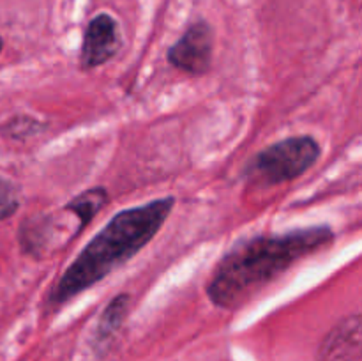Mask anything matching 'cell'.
I'll return each instance as SVG.
<instances>
[{"mask_svg": "<svg viewBox=\"0 0 362 361\" xmlns=\"http://www.w3.org/2000/svg\"><path fill=\"white\" fill-rule=\"evenodd\" d=\"M214 32L207 21H194L168 50V62L175 69L200 76L211 69Z\"/></svg>", "mask_w": 362, "mask_h": 361, "instance_id": "obj_4", "label": "cell"}, {"mask_svg": "<svg viewBox=\"0 0 362 361\" xmlns=\"http://www.w3.org/2000/svg\"><path fill=\"white\" fill-rule=\"evenodd\" d=\"M108 191L103 186H94L78 193L74 198H71L62 209L67 214H73L76 218L78 232L81 234L87 229L88 223L99 214V211L108 204Z\"/></svg>", "mask_w": 362, "mask_h": 361, "instance_id": "obj_7", "label": "cell"}, {"mask_svg": "<svg viewBox=\"0 0 362 361\" xmlns=\"http://www.w3.org/2000/svg\"><path fill=\"white\" fill-rule=\"evenodd\" d=\"M322 147L311 134L283 138L258 152L246 166L250 183L260 188L290 183L320 159Z\"/></svg>", "mask_w": 362, "mask_h": 361, "instance_id": "obj_3", "label": "cell"}, {"mask_svg": "<svg viewBox=\"0 0 362 361\" xmlns=\"http://www.w3.org/2000/svg\"><path fill=\"white\" fill-rule=\"evenodd\" d=\"M20 209V191L13 180L0 176V222L13 218Z\"/></svg>", "mask_w": 362, "mask_h": 361, "instance_id": "obj_10", "label": "cell"}, {"mask_svg": "<svg viewBox=\"0 0 362 361\" xmlns=\"http://www.w3.org/2000/svg\"><path fill=\"white\" fill-rule=\"evenodd\" d=\"M175 198L161 197L117 212L76 255L49 290L52 308L62 306L140 253L172 214Z\"/></svg>", "mask_w": 362, "mask_h": 361, "instance_id": "obj_2", "label": "cell"}, {"mask_svg": "<svg viewBox=\"0 0 362 361\" xmlns=\"http://www.w3.org/2000/svg\"><path fill=\"white\" fill-rule=\"evenodd\" d=\"M42 130H45L42 122H39L34 117L16 115L11 120H7L0 131H2L4 134H7L9 138H14V140H23V138L34 137V134L41 133Z\"/></svg>", "mask_w": 362, "mask_h": 361, "instance_id": "obj_9", "label": "cell"}, {"mask_svg": "<svg viewBox=\"0 0 362 361\" xmlns=\"http://www.w3.org/2000/svg\"><path fill=\"white\" fill-rule=\"evenodd\" d=\"M329 225L299 227L237 243L212 271L205 292L214 306L235 310L267 289L303 258L334 241Z\"/></svg>", "mask_w": 362, "mask_h": 361, "instance_id": "obj_1", "label": "cell"}, {"mask_svg": "<svg viewBox=\"0 0 362 361\" xmlns=\"http://www.w3.org/2000/svg\"><path fill=\"white\" fill-rule=\"evenodd\" d=\"M129 294L120 292L106 304L101 317H99L98 328H95V342L106 343L113 338V335L122 328L124 321H126L127 311H129Z\"/></svg>", "mask_w": 362, "mask_h": 361, "instance_id": "obj_8", "label": "cell"}, {"mask_svg": "<svg viewBox=\"0 0 362 361\" xmlns=\"http://www.w3.org/2000/svg\"><path fill=\"white\" fill-rule=\"evenodd\" d=\"M2 48H4V41H2V38H0V52H2Z\"/></svg>", "mask_w": 362, "mask_h": 361, "instance_id": "obj_11", "label": "cell"}, {"mask_svg": "<svg viewBox=\"0 0 362 361\" xmlns=\"http://www.w3.org/2000/svg\"><path fill=\"white\" fill-rule=\"evenodd\" d=\"M120 48L119 23L110 14L101 13L88 21L80 50L81 69L90 71L117 55Z\"/></svg>", "mask_w": 362, "mask_h": 361, "instance_id": "obj_5", "label": "cell"}, {"mask_svg": "<svg viewBox=\"0 0 362 361\" xmlns=\"http://www.w3.org/2000/svg\"><path fill=\"white\" fill-rule=\"evenodd\" d=\"M318 361H361V319L354 315L336 326L318 349Z\"/></svg>", "mask_w": 362, "mask_h": 361, "instance_id": "obj_6", "label": "cell"}]
</instances>
